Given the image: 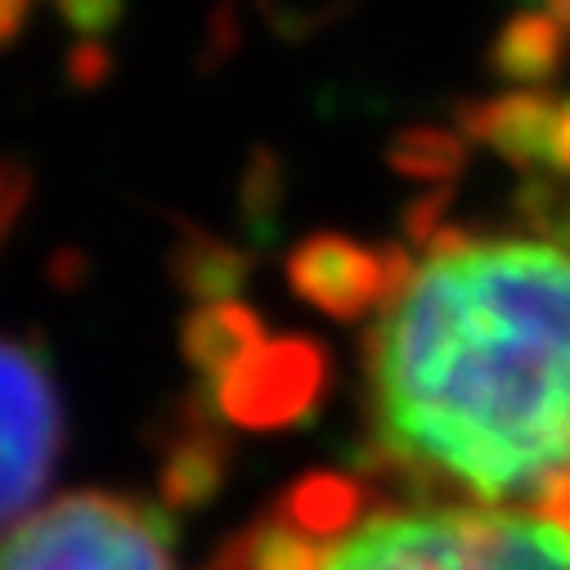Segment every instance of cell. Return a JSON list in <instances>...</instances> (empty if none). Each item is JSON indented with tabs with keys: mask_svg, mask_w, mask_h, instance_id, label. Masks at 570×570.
Here are the masks:
<instances>
[{
	"mask_svg": "<svg viewBox=\"0 0 570 570\" xmlns=\"http://www.w3.org/2000/svg\"><path fill=\"white\" fill-rule=\"evenodd\" d=\"M391 450L503 499L570 468V252L481 243L432 256L373 346Z\"/></svg>",
	"mask_w": 570,
	"mask_h": 570,
	"instance_id": "6da1fadb",
	"label": "cell"
},
{
	"mask_svg": "<svg viewBox=\"0 0 570 570\" xmlns=\"http://www.w3.org/2000/svg\"><path fill=\"white\" fill-rule=\"evenodd\" d=\"M324 570H570V530L503 512H404L346 534Z\"/></svg>",
	"mask_w": 570,
	"mask_h": 570,
	"instance_id": "7a4b0ae2",
	"label": "cell"
},
{
	"mask_svg": "<svg viewBox=\"0 0 570 570\" xmlns=\"http://www.w3.org/2000/svg\"><path fill=\"white\" fill-rule=\"evenodd\" d=\"M167 508L81 490L37 508L0 539V570H176Z\"/></svg>",
	"mask_w": 570,
	"mask_h": 570,
	"instance_id": "3957f363",
	"label": "cell"
},
{
	"mask_svg": "<svg viewBox=\"0 0 570 570\" xmlns=\"http://www.w3.org/2000/svg\"><path fill=\"white\" fill-rule=\"evenodd\" d=\"M63 454V400L37 342L0 337V539L32 517Z\"/></svg>",
	"mask_w": 570,
	"mask_h": 570,
	"instance_id": "277c9868",
	"label": "cell"
},
{
	"mask_svg": "<svg viewBox=\"0 0 570 570\" xmlns=\"http://www.w3.org/2000/svg\"><path fill=\"white\" fill-rule=\"evenodd\" d=\"M328 360L315 342L274 337L261 342L234 373L216 382V404L243 426H283L320 404Z\"/></svg>",
	"mask_w": 570,
	"mask_h": 570,
	"instance_id": "5b68a950",
	"label": "cell"
},
{
	"mask_svg": "<svg viewBox=\"0 0 570 570\" xmlns=\"http://www.w3.org/2000/svg\"><path fill=\"white\" fill-rule=\"evenodd\" d=\"M288 278L293 288L320 306L324 315H337V320H355L364 311H373L386 293L395 297L404 283L413 278L404 256L395 247H386L382 256L351 243V238H337V234H315L311 243H302L288 261Z\"/></svg>",
	"mask_w": 570,
	"mask_h": 570,
	"instance_id": "8992f818",
	"label": "cell"
},
{
	"mask_svg": "<svg viewBox=\"0 0 570 570\" xmlns=\"http://www.w3.org/2000/svg\"><path fill=\"white\" fill-rule=\"evenodd\" d=\"M552 117L557 104L539 90H512L503 99H490L476 108L472 117V135L485 139L494 154H503L508 163L534 167L548 163V139H552Z\"/></svg>",
	"mask_w": 570,
	"mask_h": 570,
	"instance_id": "52a82bcc",
	"label": "cell"
},
{
	"mask_svg": "<svg viewBox=\"0 0 570 570\" xmlns=\"http://www.w3.org/2000/svg\"><path fill=\"white\" fill-rule=\"evenodd\" d=\"M261 342H265L261 315L243 302H216L185 320V360L212 382L234 373Z\"/></svg>",
	"mask_w": 570,
	"mask_h": 570,
	"instance_id": "ba28073f",
	"label": "cell"
},
{
	"mask_svg": "<svg viewBox=\"0 0 570 570\" xmlns=\"http://www.w3.org/2000/svg\"><path fill=\"white\" fill-rule=\"evenodd\" d=\"M225 445L212 432H185L167 445L158 468V490L167 512H198L225 485Z\"/></svg>",
	"mask_w": 570,
	"mask_h": 570,
	"instance_id": "9c48e42d",
	"label": "cell"
},
{
	"mask_svg": "<svg viewBox=\"0 0 570 570\" xmlns=\"http://www.w3.org/2000/svg\"><path fill=\"white\" fill-rule=\"evenodd\" d=\"M566 59L561 28L548 14H517L490 46V68L512 86H543Z\"/></svg>",
	"mask_w": 570,
	"mask_h": 570,
	"instance_id": "30bf717a",
	"label": "cell"
},
{
	"mask_svg": "<svg viewBox=\"0 0 570 570\" xmlns=\"http://www.w3.org/2000/svg\"><path fill=\"white\" fill-rule=\"evenodd\" d=\"M171 274H176V283H180L185 293H194L198 302L216 306V302H229V293L243 283L247 261L234 256L225 243H216V238L189 229V234L180 238V247L171 252Z\"/></svg>",
	"mask_w": 570,
	"mask_h": 570,
	"instance_id": "8fae6325",
	"label": "cell"
},
{
	"mask_svg": "<svg viewBox=\"0 0 570 570\" xmlns=\"http://www.w3.org/2000/svg\"><path fill=\"white\" fill-rule=\"evenodd\" d=\"M360 503H364V494L351 476H311V481L293 485L288 503H283V521L306 530L311 539H324V534L346 530L360 517Z\"/></svg>",
	"mask_w": 570,
	"mask_h": 570,
	"instance_id": "7c38bea8",
	"label": "cell"
},
{
	"mask_svg": "<svg viewBox=\"0 0 570 570\" xmlns=\"http://www.w3.org/2000/svg\"><path fill=\"white\" fill-rule=\"evenodd\" d=\"M463 163V145L459 139H450L445 130H409L395 139V167L409 171V176H426V180H441L450 171H459Z\"/></svg>",
	"mask_w": 570,
	"mask_h": 570,
	"instance_id": "4fadbf2b",
	"label": "cell"
},
{
	"mask_svg": "<svg viewBox=\"0 0 570 570\" xmlns=\"http://www.w3.org/2000/svg\"><path fill=\"white\" fill-rule=\"evenodd\" d=\"M28 198H32V171H28V163L6 158V163H0V252H6L14 225L23 220Z\"/></svg>",
	"mask_w": 570,
	"mask_h": 570,
	"instance_id": "5bb4252c",
	"label": "cell"
},
{
	"mask_svg": "<svg viewBox=\"0 0 570 570\" xmlns=\"http://www.w3.org/2000/svg\"><path fill=\"white\" fill-rule=\"evenodd\" d=\"M63 23L81 37H104L121 23V0H55Z\"/></svg>",
	"mask_w": 570,
	"mask_h": 570,
	"instance_id": "9a60e30c",
	"label": "cell"
},
{
	"mask_svg": "<svg viewBox=\"0 0 570 570\" xmlns=\"http://www.w3.org/2000/svg\"><path fill=\"white\" fill-rule=\"evenodd\" d=\"M539 508H543V521L570 530V468L557 472L552 481H543V490H539Z\"/></svg>",
	"mask_w": 570,
	"mask_h": 570,
	"instance_id": "2e32d148",
	"label": "cell"
},
{
	"mask_svg": "<svg viewBox=\"0 0 570 570\" xmlns=\"http://www.w3.org/2000/svg\"><path fill=\"white\" fill-rule=\"evenodd\" d=\"M548 167L552 171H566L570 176V99L557 104V117H552V139H548Z\"/></svg>",
	"mask_w": 570,
	"mask_h": 570,
	"instance_id": "e0dca14e",
	"label": "cell"
},
{
	"mask_svg": "<svg viewBox=\"0 0 570 570\" xmlns=\"http://www.w3.org/2000/svg\"><path fill=\"white\" fill-rule=\"evenodd\" d=\"M28 10H32V0H0V50L19 41V32L28 23Z\"/></svg>",
	"mask_w": 570,
	"mask_h": 570,
	"instance_id": "ac0fdd59",
	"label": "cell"
},
{
	"mask_svg": "<svg viewBox=\"0 0 570 570\" xmlns=\"http://www.w3.org/2000/svg\"><path fill=\"white\" fill-rule=\"evenodd\" d=\"M104 68H108V63H104L99 46H90V41H86V46L77 50V59H72V77H77V81H99Z\"/></svg>",
	"mask_w": 570,
	"mask_h": 570,
	"instance_id": "d6986e66",
	"label": "cell"
},
{
	"mask_svg": "<svg viewBox=\"0 0 570 570\" xmlns=\"http://www.w3.org/2000/svg\"><path fill=\"white\" fill-rule=\"evenodd\" d=\"M548 19H552L561 32H570V0H548Z\"/></svg>",
	"mask_w": 570,
	"mask_h": 570,
	"instance_id": "ffe728a7",
	"label": "cell"
}]
</instances>
